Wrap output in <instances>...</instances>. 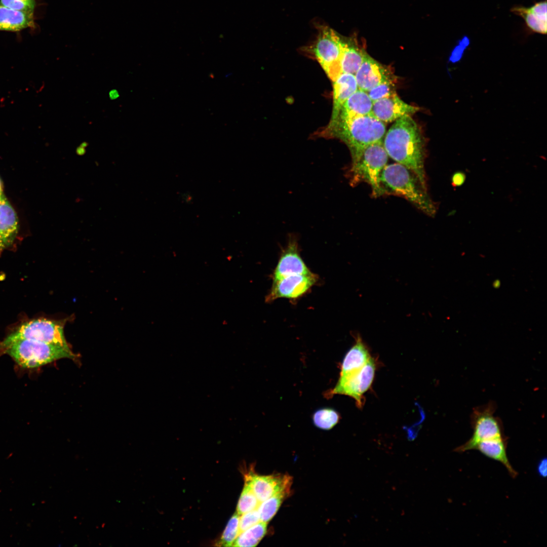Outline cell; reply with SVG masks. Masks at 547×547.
<instances>
[{"mask_svg":"<svg viewBox=\"0 0 547 547\" xmlns=\"http://www.w3.org/2000/svg\"><path fill=\"white\" fill-rule=\"evenodd\" d=\"M383 138V144L388 156L412 171L426 187L425 141L411 115H405L395 121Z\"/></svg>","mask_w":547,"mask_h":547,"instance_id":"obj_1","label":"cell"},{"mask_svg":"<svg viewBox=\"0 0 547 547\" xmlns=\"http://www.w3.org/2000/svg\"><path fill=\"white\" fill-rule=\"evenodd\" d=\"M385 133V123L369 114L329 123L320 134L323 137L336 138L343 141L349 150L353 163L368 146L383 140Z\"/></svg>","mask_w":547,"mask_h":547,"instance_id":"obj_2","label":"cell"},{"mask_svg":"<svg viewBox=\"0 0 547 547\" xmlns=\"http://www.w3.org/2000/svg\"><path fill=\"white\" fill-rule=\"evenodd\" d=\"M380 182L384 194L401 196L429 216L435 214V206L424 187L410 170L399 163L387 165L383 170Z\"/></svg>","mask_w":547,"mask_h":547,"instance_id":"obj_3","label":"cell"},{"mask_svg":"<svg viewBox=\"0 0 547 547\" xmlns=\"http://www.w3.org/2000/svg\"><path fill=\"white\" fill-rule=\"evenodd\" d=\"M0 354L9 355L25 368H37L60 359L76 357L70 349L34 340L8 337L0 342Z\"/></svg>","mask_w":547,"mask_h":547,"instance_id":"obj_4","label":"cell"},{"mask_svg":"<svg viewBox=\"0 0 547 547\" xmlns=\"http://www.w3.org/2000/svg\"><path fill=\"white\" fill-rule=\"evenodd\" d=\"M318 34L308 46L303 47V52L315 58L332 81L342 73L340 60L345 43V37L327 25L316 24Z\"/></svg>","mask_w":547,"mask_h":547,"instance_id":"obj_5","label":"cell"},{"mask_svg":"<svg viewBox=\"0 0 547 547\" xmlns=\"http://www.w3.org/2000/svg\"><path fill=\"white\" fill-rule=\"evenodd\" d=\"M388 158L383 140L368 146L359 159L351 163L349 171L351 185L364 182L370 186L374 198L384 194L380 177L383 170L387 165Z\"/></svg>","mask_w":547,"mask_h":547,"instance_id":"obj_6","label":"cell"},{"mask_svg":"<svg viewBox=\"0 0 547 547\" xmlns=\"http://www.w3.org/2000/svg\"><path fill=\"white\" fill-rule=\"evenodd\" d=\"M496 406L493 402L473 409L471 415L473 433L470 439L454 449L459 453L474 450L479 442L504 436L502 424L494 415Z\"/></svg>","mask_w":547,"mask_h":547,"instance_id":"obj_7","label":"cell"},{"mask_svg":"<svg viewBox=\"0 0 547 547\" xmlns=\"http://www.w3.org/2000/svg\"><path fill=\"white\" fill-rule=\"evenodd\" d=\"M63 325L61 321L34 319L22 324L7 337L34 340L70 349L64 335Z\"/></svg>","mask_w":547,"mask_h":547,"instance_id":"obj_8","label":"cell"},{"mask_svg":"<svg viewBox=\"0 0 547 547\" xmlns=\"http://www.w3.org/2000/svg\"><path fill=\"white\" fill-rule=\"evenodd\" d=\"M375 364L370 358L359 370L340 375L338 382L332 390L331 394H341L353 398L357 406H362L363 394L371 386L374 376Z\"/></svg>","mask_w":547,"mask_h":547,"instance_id":"obj_9","label":"cell"},{"mask_svg":"<svg viewBox=\"0 0 547 547\" xmlns=\"http://www.w3.org/2000/svg\"><path fill=\"white\" fill-rule=\"evenodd\" d=\"M244 481L260 502L279 492L290 490L292 484V478L288 475H259L253 470L244 474Z\"/></svg>","mask_w":547,"mask_h":547,"instance_id":"obj_10","label":"cell"},{"mask_svg":"<svg viewBox=\"0 0 547 547\" xmlns=\"http://www.w3.org/2000/svg\"><path fill=\"white\" fill-rule=\"evenodd\" d=\"M317 281V276L312 272L289 276L273 281L266 301L271 302L281 298H297L306 293Z\"/></svg>","mask_w":547,"mask_h":547,"instance_id":"obj_11","label":"cell"},{"mask_svg":"<svg viewBox=\"0 0 547 547\" xmlns=\"http://www.w3.org/2000/svg\"><path fill=\"white\" fill-rule=\"evenodd\" d=\"M355 76L358 89L365 92L383 82L396 81V76L388 66L380 63L366 52Z\"/></svg>","mask_w":547,"mask_h":547,"instance_id":"obj_12","label":"cell"},{"mask_svg":"<svg viewBox=\"0 0 547 547\" xmlns=\"http://www.w3.org/2000/svg\"><path fill=\"white\" fill-rule=\"evenodd\" d=\"M301 257L297 241L290 238L286 248L281 254L273 274V281L292 275L311 273Z\"/></svg>","mask_w":547,"mask_h":547,"instance_id":"obj_13","label":"cell"},{"mask_svg":"<svg viewBox=\"0 0 547 547\" xmlns=\"http://www.w3.org/2000/svg\"><path fill=\"white\" fill-rule=\"evenodd\" d=\"M419 108L407 104L397 93L373 102L370 114L386 123L396 121L405 115L414 114Z\"/></svg>","mask_w":547,"mask_h":547,"instance_id":"obj_14","label":"cell"},{"mask_svg":"<svg viewBox=\"0 0 547 547\" xmlns=\"http://www.w3.org/2000/svg\"><path fill=\"white\" fill-rule=\"evenodd\" d=\"M18 229L17 214L3 193L0 197V254L13 244Z\"/></svg>","mask_w":547,"mask_h":547,"instance_id":"obj_15","label":"cell"},{"mask_svg":"<svg viewBox=\"0 0 547 547\" xmlns=\"http://www.w3.org/2000/svg\"><path fill=\"white\" fill-rule=\"evenodd\" d=\"M373 105L366 92L358 89L345 101L337 117L329 123L341 122L369 114Z\"/></svg>","mask_w":547,"mask_h":547,"instance_id":"obj_16","label":"cell"},{"mask_svg":"<svg viewBox=\"0 0 547 547\" xmlns=\"http://www.w3.org/2000/svg\"><path fill=\"white\" fill-rule=\"evenodd\" d=\"M511 11L525 20L527 27L532 31L545 34L547 29L546 1L535 3L529 8L515 6Z\"/></svg>","mask_w":547,"mask_h":547,"instance_id":"obj_17","label":"cell"},{"mask_svg":"<svg viewBox=\"0 0 547 547\" xmlns=\"http://www.w3.org/2000/svg\"><path fill=\"white\" fill-rule=\"evenodd\" d=\"M507 441L504 436L492 438L478 443L474 450H477L485 456L500 462L513 478L517 472L511 464L506 452Z\"/></svg>","mask_w":547,"mask_h":547,"instance_id":"obj_18","label":"cell"},{"mask_svg":"<svg viewBox=\"0 0 547 547\" xmlns=\"http://www.w3.org/2000/svg\"><path fill=\"white\" fill-rule=\"evenodd\" d=\"M333 108L330 121L338 116L345 101L358 89L355 75L342 73L333 81Z\"/></svg>","mask_w":547,"mask_h":547,"instance_id":"obj_19","label":"cell"},{"mask_svg":"<svg viewBox=\"0 0 547 547\" xmlns=\"http://www.w3.org/2000/svg\"><path fill=\"white\" fill-rule=\"evenodd\" d=\"M34 27L33 13L15 10L0 5V31L18 32Z\"/></svg>","mask_w":547,"mask_h":547,"instance_id":"obj_20","label":"cell"},{"mask_svg":"<svg viewBox=\"0 0 547 547\" xmlns=\"http://www.w3.org/2000/svg\"><path fill=\"white\" fill-rule=\"evenodd\" d=\"M370 357L362 339L358 336L356 343L347 351L343 360L340 375L359 370L369 361Z\"/></svg>","mask_w":547,"mask_h":547,"instance_id":"obj_21","label":"cell"},{"mask_svg":"<svg viewBox=\"0 0 547 547\" xmlns=\"http://www.w3.org/2000/svg\"><path fill=\"white\" fill-rule=\"evenodd\" d=\"M365 51L360 49L353 38L345 37V43L340 60L342 73L355 75L362 63Z\"/></svg>","mask_w":547,"mask_h":547,"instance_id":"obj_22","label":"cell"},{"mask_svg":"<svg viewBox=\"0 0 547 547\" xmlns=\"http://www.w3.org/2000/svg\"><path fill=\"white\" fill-rule=\"evenodd\" d=\"M267 532V523L260 521L239 534L232 546L239 547L255 546L260 542Z\"/></svg>","mask_w":547,"mask_h":547,"instance_id":"obj_23","label":"cell"},{"mask_svg":"<svg viewBox=\"0 0 547 547\" xmlns=\"http://www.w3.org/2000/svg\"><path fill=\"white\" fill-rule=\"evenodd\" d=\"M290 490L279 492L264 501L261 502L257 508L260 521L268 523L275 515L284 499L290 494Z\"/></svg>","mask_w":547,"mask_h":547,"instance_id":"obj_24","label":"cell"},{"mask_svg":"<svg viewBox=\"0 0 547 547\" xmlns=\"http://www.w3.org/2000/svg\"><path fill=\"white\" fill-rule=\"evenodd\" d=\"M340 416L333 409L323 408L316 411L312 417L314 425L319 428L329 430L339 421Z\"/></svg>","mask_w":547,"mask_h":547,"instance_id":"obj_25","label":"cell"},{"mask_svg":"<svg viewBox=\"0 0 547 547\" xmlns=\"http://www.w3.org/2000/svg\"><path fill=\"white\" fill-rule=\"evenodd\" d=\"M237 512L229 519L219 539L216 542V546H232L236 539L240 534V517Z\"/></svg>","mask_w":547,"mask_h":547,"instance_id":"obj_26","label":"cell"},{"mask_svg":"<svg viewBox=\"0 0 547 547\" xmlns=\"http://www.w3.org/2000/svg\"><path fill=\"white\" fill-rule=\"evenodd\" d=\"M260 503L250 486L245 483L237 504V513L242 515L257 509Z\"/></svg>","mask_w":547,"mask_h":547,"instance_id":"obj_27","label":"cell"},{"mask_svg":"<svg viewBox=\"0 0 547 547\" xmlns=\"http://www.w3.org/2000/svg\"><path fill=\"white\" fill-rule=\"evenodd\" d=\"M395 82L390 81L383 82L366 92L373 102L387 97L397 93Z\"/></svg>","mask_w":547,"mask_h":547,"instance_id":"obj_28","label":"cell"},{"mask_svg":"<svg viewBox=\"0 0 547 547\" xmlns=\"http://www.w3.org/2000/svg\"><path fill=\"white\" fill-rule=\"evenodd\" d=\"M35 0H0V5L15 10L34 13Z\"/></svg>","mask_w":547,"mask_h":547,"instance_id":"obj_29","label":"cell"},{"mask_svg":"<svg viewBox=\"0 0 547 547\" xmlns=\"http://www.w3.org/2000/svg\"><path fill=\"white\" fill-rule=\"evenodd\" d=\"M260 521L259 514L257 509L242 514L239 521L240 533Z\"/></svg>","mask_w":547,"mask_h":547,"instance_id":"obj_30","label":"cell"},{"mask_svg":"<svg viewBox=\"0 0 547 547\" xmlns=\"http://www.w3.org/2000/svg\"><path fill=\"white\" fill-rule=\"evenodd\" d=\"M547 461L546 458H542L537 465V471L542 478H545L547 474Z\"/></svg>","mask_w":547,"mask_h":547,"instance_id":"obj_31","label":"cell"},{"mask_svg":"<svg viewBox=\"0 0 547 547\" xmlns=\"http://www.w3.org/2000/svg\"><path fill=\"white\" fill-rule=\"evenodd\" d=\"M452 179L454 184L459 185L463 182V178L461 174H456L453 176Z\"/></svg>","mask_w":547,"mask_h":547,"instance_id":"obj_32","label":"cell"},{"mask_svg":"<svg viewBox=\"0 0 547 547\" xmlns=\"http://www.w3.org/2000/svg\"><path fill=\"white\" fill-rule=\"evenodd\" d=\"M119 96L118 92L115 90L111 91L109 93V97L112 99H115Z\"/></svg>","mask_w":547,"mask_h":547,"instance_id":"obj_33","label":"cell"},{"mask_svg":"<svg viewBox=\"0 0 547 547\" xmlns=\"http://www.w3.org/2000/svg\"><path fill=\"white\" fill-rule=\"evenodd\" d=\"M3 189H2V183H1V180H0V196H1V195H2V194H3Z\"/></svg>","mask_w":547,"mask_h":547,"instance_id":"obj_34","label":"cell"},{"mask_svg":"<svg viewBox=\"0 0 547 547\" xmlns=\"http://www.w3.org/2000/svg\"><path fill=\"white\" fill-rule=\"evenodd\" d=\"M1 196H0V197H1Z\"/></svg>","mask_w":547,"mask_h":547,"instance_id":"obj_35","label":"cell"}]
</instances>
